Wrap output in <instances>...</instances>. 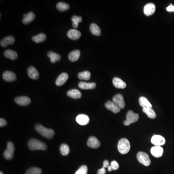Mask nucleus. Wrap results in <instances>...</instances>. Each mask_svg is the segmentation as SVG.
<instances>
[{
	"label": "nucleus",
	"mask_w": 174,
	"mask_h": 174,
	"mask_svg": "<svg viewBox=\"0 0 174 174\" xmlns=\"http://www.w3.org/2000/svg\"><path fill=\"white\" fill-rule=\"evenodd\" d=\"M113 101L114 102L120 109L124 108L125 106V102L123 95L117 94L113 98Z\"/></svg>",
	"instance_id": "8"
},
{
	"label": "nucleus",
	"mask_w": 174,
	"mask_h": 174,
	"mask_svg": "<svg viewBox=\"0 0 174 174\" xmlns=\"http://www.w3.org/2000/svg\"><path fill=\"white\" fill-rule=\"evenodd\" d=\"M35 129L39 133L45 138L50 139L54 136V132L53 130L50 129L46 128L41 124H36L35 126Z\"/></svg>",
	"instance_id": "2"
},
{
	"label": "nucleus",
	"mask_w": 174,
	"mask_h": 174,
	"mask_svg": "<svg viewBox=\"0 0 174 174\" xmlns=\"http://www.w3.org/2000/svg\"><path fill=\"white\" fill-rule=\"evenodd\" d=\"M113 84L115 87L118 89H125L126 84L124 81L119 77H114L113 80Z\"/></svg>",
	"instance_id": "19"
},
{
	"label": "nucleus",
	"mask_w": 174,
	"mask_h": 174,
	"mask_svg": "<svg viewBox=\"0 0 174 174\" xmlns=\"http://www.w3.org/2000/svg\"><path fill=\"white\" fill-rule=\"evenodd\" d=\"M100 142L96 137H89L87 142L88 147L92 148H97L100 146Z\"/></svg>",
	"instance_id": "13"
},
{
	"label": "nucleus",
	"mask_w": 174,
	"mask_h": 174,
	"mask_svg": "<svg viewBox=\"0 0 174 174\" xmlns=\"http://www.w3.org/2000/svg\"><path fill=\"white\" fill-rule=\"evenodd\" d=\"M131 148L130 142L126 138L120 139L118 144V149L119 153L122 154H126L128 153Z\"/></svg>",
	"instance_id": "3"
},
{
	"label": "nucleus",
	"mask_w": 174,
	"mask_h": 174,
	"mask_svg": "<svg viewBox=\"0 0 174 174\" xmlns=\"http://www.w3.org/2000/svg\"><path fill=\"white\" fill-rule=\"evenodd\" d=\"M80 51L79 50H75L71 52L68 55V58L71 62H76L80 58Z\"/></svg>",
	"instance_id": "24"
},
{
	"label": "nucleus",
	"mask_w": 174,
	"mask_h": 174,
	"mask_svg": "<svg viewBox=\"0 0 174 174\" xmlns=\"http://www.w3.org/2000/svg\"><path fill=\"white\" fill-rule=\"evenodd\" d=\"M91 73L88 71L79 73L78 74V77L81 80H89L91 78Z\"/></svg>",
	"instance_id": "31"
},
{
	"label": "nucleus",
	"mask_w": 174,
	"mask_h": 174,
	"mask_svg": "<svg viewBox=\"0 0 174 174\" xmlns=\"http://www.w3.org/2000/svg\"><path fill=\"white\" fill-rule=\"evenodd\" d=\"M71 20L73 22V27L75 29H76L78 27V23H80L82 20V18L81 16H72Z\"/></svg>",
	"instance_id": "32"
},
{
	"label": "nucleus",
	"mask_w": 174,
	"mask_h": 174,
	"mask_svg": "<svg viewBox=\"0 0 174 174\" xmlns=\"http://www.w3.org/2000/svg\"><path fill=\"white\" fill-rule=\"evenodd\" d=\"M155 5L153 3L147 4L144 8V13L147 16H150L154 14L155 11Z\"/></svg>",
	"instance_id": "11"
},
{
	"label": "nucleus",
	"mask_w": 174,
	"mask_h": 174,
	"mask_svg": "<svg viewBox=\"0 0 174 174\" xmlns=\"http://www.w3.org/2000/svg\"><path fill=\"white\" fill-rule=\"evenodd\" d=\"M105 173H106V170L105 168L103 167L98 170L97 172V174H105Z\"/></svg>",
	"instance_id": "39"
},
{
	"label": "nucleus",
	"mask_w": 174,
	"mask_h": 174,
	"mask_svg": "<svg viewBox=\"0 0 174 174\" xmlns=\"http://www.w3.org/2000/svg\"><path fill=\"white\" fill-rule=\"evenodd\" d=\"M46 37H47V36H46V34H44L43 33H40L38 35L33 36L32 37V40L34 42L39 43H41V42L44 41V40H46Z\"/></svg>",
	"instance_id": "30"
},
{
	"label": "nucleus",
	"mask_w": 174,
	"mask_h": 174,
	"mask_svg": "<svg viewBox=\"0 0 174 174\" xmlns=\"http://www.w3.org/2000/svg\"><path fill=\"white\" fill-rule=\"evenodd\" d=\"M88 167L85 165H83L77 170L75 174H87Z\"/></svg>",
	"instance_id": "37"
},
{
	"label": "nucleus",
	"mask_w": 174,
	"mask_h": 174,
	"mask_svg": "<svg viewBox=\"0 0 174 174\" xmlns=\"http://www.w3.org/2000/svg\"><path fill=\"white\" fill-rule=\"evenodd\" d=\"M139 119V115L134 113L132 110H130L126 115V119L123 122V124L125 126H129L132 123H136Z\"/></svg>",
	"instance_id": "4"
},
{
	"label": "nucleus",
	"mask_w": 174,
	"mask_h": 174,
	"mask_svg": "<svg viewBox=\"0 0 174 174\" xmlns=\"http://www.w3.org/2000/svg\"><path fill=\"white\" fill-rule=\"evenodd\" d=\"M35 19V15L33 12H30L27 14H24L22 22L25 24H27L32 22Z\"/></svg>",
	"instance_id": "23"
},
{
	"label": "nucleus",
	"mask_w": 174,
	"mask_h": 174,
	"mask_svg": "<svg viewBox=\"0 0 174 174\" xmlns=\"http://www.w3.org/2000/svg\"><path fill=\"white\" fill-rule=\"evenodd\" d=\"M151 142L155 146L161 147L165 143V139L160 135H154L151 139Z\"/></svg>",
	"instance_id": "7"
},
{
	"label": "nucleus",
	"mask_w": 174,
	"mask_h": 174,
	"mask_svg": "<svg viewBox=\"0 0 174 174\" xmlns=\"http://www.w3.org/2000/svg\"><path fill=\"white\" fill-rule=\"evenodd\" d=\"M143 111L147 115V117L151 119H154L156 117L155 112L152 108H143Z\"/></svg>",
	"instance_id": "29"
},
{
	"label": "nucleus",
	"mask_w": 174,
	"mask_h": 174,
	"mask_svg": "<svg viewBox=\"0 0 174 174\" xmlns=\"http://www.w3.org/2000/svg\"><path fill=\"white\" fill-rule=\"evenodd\" d=\"M2 78L7 82H11L16 80V75L12 71H5L2 74Z\"/></svg>",
	"instance_id": "17"
},
{
	"label": "nucleus",
	"mask_w": 174,
	"mask_h": 174,
	"mask_svg": "<svg viewBox=\"0 0 174 174\" xmlns=\"http://www.w3.org/2000/svg\"><path fill=\"white\" fill-rule=\"evenodd\" d=\"M166 10L168 12H174V6L172 5H170L166 8Z\"/></svg>",
	"instance_id": "40"
},
{
	"label": "nucleus",
	"mask_w": 174,
	"mask_h": 174,
	"mask_svg": "<svg viewBox=\"0 0 174 174\" xmlns=\"http://www.w3.org/2000/svg\"><path fill=\"white\" fill-rule=\"evenodd\" d=\"M96 83L94 82L91 83H86L84 82H80L78 83V87L80 89L83 90H91L94 89L96 87Z\"/></svg>",
	"instance_id": "21"
},
{
	"label": "nucleus",
	"mask_w": 174,
	"mask_h": 174,
	"mask_svg": "<svg viewBox=\"0 0 174 174\" xmlns=\"http://www.w3.org/2000/svg\"><path fill=\"white\" fill-rule=\"evenodd\" d=\"M90 32L92 34L96 35V36H99L101 35V30L100 28L96 24H91L90 27Z\"/></svg>",
	"instance_id": "27"
},
{
	"label": "nucleus",
	"mask_w": 174,
	"mask_h": 174,
	"mask_svg": "<svg viewBox=\"0 0 174 174\" xmlns=\"http://www.w3.org/2000/svg\"><path fill=\"white\" fill-rule=\"evenodd\" d=\"M151 152L156 158H160L162 156L164 153V149L162 147L155 146L151 148Z\"/></svg>",
	"instance_id": "12"
},
{
	"label": "nucleus",
	"mask_w": 174,
	"mask_h": 174,
	"mask_svg": "<svg viewBox=\"0 0 174 174\" xmlns=\"http://www.w3.org/2000/svg\"><path fill=\"white\" fill-rule=\"evenodd\" d=\"M67 95L73 99H79L82 96L81 93L77 89H72L67 92Z\"/></svg>",
	"instance_id": "22"
},
{
	"label": "nucleus",
	"mask_w": 174,
	"mask_h": 174,
	"mask_svg": "<svg viewBox=\"0 0 174 174\" xmlns=\"http://www.w3.org/2000/svg\"><path fill=\"white\" fill-rule=\"evenodd\" d=\"M105 106L106 108L114 113H118L120 112V108L113 101H108L105 103Z\"/></svg>",
	"instance_id": "9"
},
{
	"label": "nucleus",
	"mask_w": 174,
	"mask_h": 174,
	"mask_svg": "<svg viewBox=\"0 0 174 174\" xmlns=\"http://www.w3.org/2000/svg\"><path fill=\"white\" fill-rule=\"evenodd\" d=\"M42 170L38 167H31L27 171L25 174H41Z\"/></svg>",
	"instance_id": "35"
},
{
	"label": "nucleus",
	"mask_w": 174,
	"mask_h": 174,
	"mask_svg": "<svg viewBox=\"0 0 174 174\" xmlns=\"http://www.w3.org/2000/svg\"><path fill=\"white\" fill-rule=\"evenodd\" d=\"M67 35L68 38L71 39L72 40H76L80 38L81 34V33L80 31H78L76 30L71 29L70 30L67 32Z\"/></svg>",
	"instance_id": "15"
},
{
	"label": "nucleus",
	"mask_w": 174,
	"mask_h": 174,
	"mask_svg": "<svg viewBox=\"0 0 174 174\" xmlns=\"http://www.w3.org/2000/svg\"><path fill=\"white\" fill-rule=\"evenodd\" d=\"M76 121L80 125H86L88 124L90 122V118L86 115H78L76 117Z\"/></svg>",
	"instance_id": "14"
},
{
	"label": "nucleus",
	"mask_w": 174,
	"mask_h": 174,
	"mask_svg": "<svg viewBox=\"0 0 174 174\" xmlns=\"http://www.w3.org/2000/svg\"><path fill=\"white\" fill-rule=\"evenodd\" d=\"M68 78H69V76H68V74L66 73H62L61 75H59V76L56 79V85L58 86L62 85L66 82Z\"/></svg>",
	"instance_id": "16"
},
{
	"label": "nucleus",
	"mask_w": 174,
	"mask_h": 174,
	"mask_svg": "<svg viewBox=\"0 0 174 174\" xmlns=\"http://www.w3.org/2000/svg\"><path fill=\"white\" fill-rule=\"evenodd\" d=\"M139 104L140 106L143 107V108H152V105L151 104L150 102L146 97H140L139 99Z\"/></svg>",
	"instance_id": "26"
},
{
	"label": "nucleus",
	"mask_w": 174,
	"mask_h": 174,
	"mask_svg": "<svg viewBox=\"0 0 174 174\" xmlns=\"http://www.w3.org/2000/svg\"><path fill=\"white\" fill-rule=\"evenodd\" d=\"M15 101L17 104L21 106H27L30 103V99L27 96L17 97L15 99Z\"/></svg>",
	"instance_id": "10"
},
{
	"label": "nucleus",
	"mask_w": 174,
	"mask_h": 174,
	"mask_svg": "<svg viewBox=\"0 0 174 174\" xmlns=\"http://www.w3.org/2000/svg\"><path fill=\"white\" fill-rule=\"evenodd\" d=\"M27 73L28 76L33 80H37L39 77L38 72L34 66L29 67L27 70Z\"/></svg>",
	"instance_id": "18"
},
{
	"label": "nucleus",
	"mask_w": 174,
	"mask_h": 174,
	"mask_svg": "<svg viewBox=\"0 0 174 174\" xmlns=\"http://www.w3.org/2000/svg\"><path fill=\"white\" fill-rule=\"evenodd\" d=\"M15 42V38L13 36H8L2 39L0 44L2 47H5L8 45L14 44Z\"/></svg>",
	"instance_id": "20"
},
{
	"label": "nucleus",
	"mask_w": 174,
	"mask_h": 174,
	"mask_svg": "<svg viewBox=\"0 0 174 174\" xmlns=\"http://www.w3.org/2000/svg\"><path fill=\"white\" fill-rule=\"evenodd\" d=\"M0 174H4V173H2V172H0Z\"/></svg>",
	"instance_id": "42"
},
{
	"label": "nucleus",
	"mask_w": 174,
	"mask_h": 174,
	"mask_svg": "<svg viewBox=\"0 0 174 174\" xmlns=\"http://www.w3.org/2000/svg\"><path fill=\"white\" fill-rule=\"evenodd\" d=\"M14 144L11 142H8L7 144V148L4 153V156L7 160H11L14 156Z\"/></svg>",
	"instance_id": "6"
},
{
	"label": "nucleus",
	"mask_w": 174,
	"mask_h": 174,
	"mask_svg": "<svg viewBox=\"0 0 174 174\" xmlns=\"http://www.w3.org/2000/svg\"><path fill=\"white\" fill-rule=\"evenodd\" d=\"M137 159L140 164L145 166H148L151 165V161L150 157L147 153L140 151L137 154Z\"/></svg>",
	"instance_id": "5"
},
{
	"label": "nucleus",
	"mask_w": 174,
	"mask_h": 174,
	"mask_svg": "<svg viewBox=\"0 0 174 174\" xmlns=\"http://www.w3.org/2000/svg\"><path fill=\"white\" fill-rule=\"evenodd\" d=\"M28 147L32 151H35V150L44 151L47 149V145L40 140L33 138L30 139L28 142Z\"/></svg>",
	"instance_id": "1"
},
{
	"label": "nucleus",
	"mask_w": 174,
	"mask_h": 174,
	"mask_svg": "<svg viewBox=\"0 0 174 174\" xmlns=\"http://www.w3.org/2000/svg\"><path fill=\"white\" fill-rule=\"evenodd\" d=\"M7 124V122H6V120H5V119L2 118H1L0 119V126L1 127H4L5 125H6Z\"/></svg>",
	"instance_id": "38"
},
{
	"label": "nucleus",
	"mask_w": 174,
	"mask_h": 174,
	"mask_svg": "<svg viewBox=\"0 0 174 174\" xmlns=\"http://www.w3.org/2000/svg\"><path fill=\"white\" fill-rule=\"evenodd\" d=\"M60 151H61V154H62V155H67L70 152L69 147L66 144H62L60 147Z\"/></svg>",
	"instance_id": "34"
},
{
	"label": "nucleus",
	"mask_w": 174,
	"mask_h": 174,
	"mask_svg": "<svg viewBox=\"0 0 174 174\" xmlns=\"http://www.w3.org/2000/svg\"><path fill=\"white\" fill-rule=\"evenodd\" d=\"M119 167L118 162L116 161H113L111 162L110 165L108 167V171L109 172H111L112 171L117 170L119 168Z\"/></svg>",
	"instance_id": "36"
},
{
	"label": "nucleus",
	"mask_w": 174,
	"mask_h": 174,
	"mask_svg": "<svg viewBox=\"0 0 174 174\" xmlns=\"http://www.w3.org/2000/svg\"><path fill=\"white\" fill-rule=\"evenodd\" d=\"M47 55H48V57L50 58V62L52 63H55L56 61H60L61 60V56L54 52L50 51L48 52Z\"/></svg>",
	"instance_id": "28"
},
{
	"label": "nucleus",
	"mask_w": 174,
	"mask_h": 174,
	"mask_svg": "<svg viewBox=\"0 0 174 174\" xmlns=\"http://www.w3.org/2000/svg\"><path fill=\"white\" fill-rule=\"evenodd\" d=\"M69 5L63 2H59L57 5V8L60 11H66L69 8Z\"/></svg>",
	"instance_id": "33"
},
{
	"label": "nucleus",
	"mask_w": 174,
	"mask_h": 174,
	"mask_svg": "<svg viewBox=\"0 0 174 174\" xmlns=\"http://www.w3.org/2000/svg\"><path fill=\"white\" fill-rule=\"evenodd\" d=\"M109 163L108 161L105 160L103 163V167L104 168H108L109 166Z\"/></svg>",
	"instance_id": "41"
},
{
	"label": "nucleus",
	"mask_w": 174,
	"mask_h": 174,
	"mask_svg": "<svg viewBox=\"0 0 174 174\" xmlns=\"http://www.w3.org/2000/svg\"><path fill=\"white\" fill-rule=\"evenodd\" d=\"M4 55L7 58L10 59L11 60H15L18 58L17 53L11 49H7L4 52Z\"/></svg>",
	"instance_id": "25"
}]
</instances>
